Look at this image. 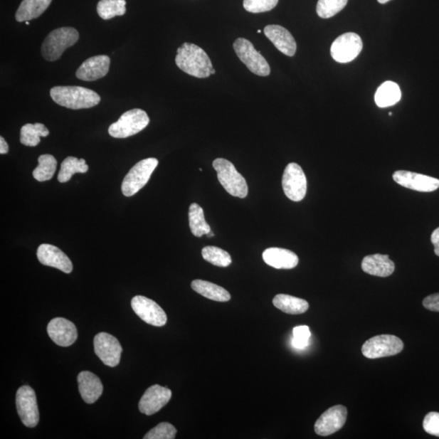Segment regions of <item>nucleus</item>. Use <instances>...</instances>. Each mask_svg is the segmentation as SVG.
Returning a JSON list of instances; mask_svg holds the SVG:
<instances>
[{
    "label": "nucleus",
    "mask_w": 439,
    "mask_h": 439,
    "mask_svg": "<svg viewBox=\"0 0 439 439\" xmlns=\"http://www.w3.org/2000/svg\"><path fill=\"white\" fill-rule=\"evenodd\" d=\"M176 66L189 75L206 78L211 75L213 67L208 55L197 45L185 43L176 51Z\"/></svg>",
    "instance_id": "f257e3e1"
},
{
    "label": "nucleus",
    "mask_w": 439,
    "mask_h": 439,
    "mask_svg": "<svg viewBox=\"0 0 439 439\" xmlns=\"http://www.w3.org/2000/svg\"><path fill=\"white\" fill-rule=\"evenodd\" d=\"M26 24L27 26L30 25V21H26Z\"/></svg>",
    "instance_id": "a18cd8bd"
},
{
    "label": "nucleus",
    "mask_w": 439,
    "mask_h": 439,
    "mask_svg": "<svg viewBox=\"0 0 439 439\" xmlns=\"http://www.w3.org/2000/svg\"><path fill=\"white\" fill-rule=\"evenodd\" d=\"M88 169L89 166L85 164L84 159H79L76 157H68L62 162L57 179L61 184H65V182L71 179L73 174L77 173L85 174L88 172Z\"/></svg>",
    "instance_id": "c85d7f7f"
},
{
    "label": "nucleus",
    "mask_w": 439,
    "mask_h": 439,
    "mask_svg": "<svg viewBox=\"0 0 439 439\" xmlns=\"http://www.w3.org/2000/svg\"><path fill=\"white\" fill-rule=\"evenodd\" d=\"M393 179L403 187L420 192H432L439 188V179L410 171H396Z\"/></svg>",
    "instance_id": "2eb2a0df"
},
{
    "label": "nucleus",
    "mask_w": 439,
    "mask_h": 439,
    "mask_svg": "<svg viewBox=\"0 0 439 439\" xmlns=\"http://www.w3.org/2000/svg\"><path fill=\"white\" fill-rule=\"evenodd\" d=\"M273 304L279 310L292 315L302 314L310 307L309 303L305 300L285 294L276 295L273 300Z\"/></svg>",
    "instance_id": "393cba45"
},
{
    "label": "nucleus",
    "mask_w": 439,
    "mask_h": 439,
    "mask_svg": "<svg viewBox=\"0 0 439 439\" xmlns=\"http://www.w3.org/2000/svg\"><path fill=\"white\" fill-rule=\"evenodd\" d=\"M431 242L434 245L435 254L439 256V227L433 232Z\"/></svg>",
    "instance_id": "ea45409f"
},
{
    "label": "nucleus",
    "mask_w": 439,
    "mask_h": 439,
    "mask_svg": "<svg viewBox=\"0 0 439 439\" xmlns=\"http://www.w3.org/2000/svg\"><path fill=\"white\" fill-rule=\"evenodd\" d=\"M203 258L209 263L218 267H228L231 265L232 259L229 253L223 249L208 246L202 250Z\"/></svg>",
    "instance_id": "473e14b6"
},
{
    "label": "nucleus",
    "mask_w": 439,
    "mask_h": 439,
    "mask_svg": "<svg viewBox=\"0 0 439 439\" xmlns=\"http://www.w3.org/2000/svg\"><path fill=\"white\" fill-rule=\"evenodd\" d=\"M51 99L62 107L83 110L98 105L100 96L94 90L82 87H55L50 90Z\"/></svg>",
    "instance_id": "f03ea898"
},
{
    "label": "nucleus",
    "mask_w": 439,
    "mask_h": 439,
    "mask_svg": "<svg viewBox=\"0 0 439 439\" xmlns=\"http://www.w3.org/2000/svg\"><path fill=\"white\" fill-rule=\"evenodd\" d=\"M349 0H318L317 14L322 18H330L343 10Z\"/></svg>",
    "instance_id": "72a5a7b5"
},
{
    "label": "nucleus",
    "mask_w": 439,
    "mask_h": 439,
    "mask_svg": "<svg viewBox=\"0 0 439 439\" xmlns=\"http://www.w3.org/2000/svg\"><path fill=\"white\" fill-rule=\"evenodd\" d=\"M37 258L43 265L53 267L65 273L73 271L72 261L62 250L51 244H41L37 250Z\"/></svg>",
    "instance_id": "6ab92c4d"
},
{
    "label": "nucleus",
    "mask_w": 439,
    "mask_h": 439,
    "mask_svg": "<svg viewBox=\"0 0 439 439\" xmlns=\"http://www.w3.org/2000/svg\"><path fill=\"white\" fill-rule=\"evenodd\" d=\"M110 58L101 55L85 60L76 72V77L85 82H93L107 75L110 71Z\"/></svg>",
    "instance_id": "a211bd4d"
},
{
    "label": "nucleus",
    "mask_w": 439,
    "mask_h": 439,
    "mask_svg": "<svg viewBox=\"0 0 439 439\" xmlns=\"http://www.w3.org/2000/svg\"><path fill=\"white\" fill-rule=\"evenodd\" d=\"M16 406L23 424L28 428L37 426L39 421L37 398L31 386H23L17 391Z\"/></svg>",
    "instance_id": "1a4fd4ad"
},
{
    "label": "nucleus",
    "mask_w": 439,
    "mask_h": 439,
    "mask_svg": "<svg viewBox=\"0 0 439 439\" xmlns=\"http://www.w3.org/2000/svg\"><path fill=\"white\" fill-rule=\"evenodd\" d=\"M9 150V147L7 142H6L3 137H0V154H2V155H4V154H7Z\"/></svg>",
    "instance_id": "a19ab883"
},
{
    "label": "nucleus",
    "mask_w": 439,
    "mask_h": 439,
    "mask_svg": "<svg viewBox=\"0 0 439 439\" xmlns=\"http://www.w3.org/2000/svg\"><path fill=\"white\" fill-rule=\"evenodd\" d=\"M282 188L285 195L290 201L300 202L305 199L307 193V179L298 164L290 163L285 169Z\"/></svg>",
    "instance_id": "9d476101"
},
{
    "label": "nucleus",
    "mask_w": 439,
    "mask_h": 439,
    "mask_svg": "<svg viewBox=\"0 0 439 439\" xmlns=\"http://www.w3.org/2000/svg\"><path fill=\"white\" fill-rule=\"evenodd\" d=\"M191 288L198 294L211 300L228 302L231 299V294L223 287L199 279L191 282Z\"/></svg>",
    "instance_id": "a878e982"
},
{
    "label": "nucleus",
    "mask_w": 439,
    "mask_h": 439,
    "mask_svg": "<svg viewBox=\"0 0 439 439\" xmlns=\"http://www.w3.org/2000/svg\"><path fill=\"white\" fill-rule=\"evenodd\" d=\"M213 168L224 189L232 196L244 199L248 196V186L246 180L239 174L231 162L226 159H216Z\"/></svg>",
    "instance_id": "20e7f679"
},
{
    "label": "nucleus",
    "mask_w": 439,
    "mask_h": 439,
    "mask_svg": "<svg viewBox=\"0 0 439 439\" xmlns=\"http://www.w3.org/2000/svg\"><path fill=\"white\" fill-rule=\"evenodd\" d=\"M362 48V39L358 34L346 33L334 40L330 53L335 61L349 63L356 58Z\"/></svg>",
    "instance_id": "9b49d317"
},
{
    "label": "nucleus",
    "mask_w": 439,
    "mask_h": 439,
    "mask_svg": "<svg viewBox=\"0 0 439 439\" xmlns=\"http://www.w3.org/2000/svg\"><path fill=\"white\" fill-rule=\"evenodd\" d=\"M268 38L276 48L287 56H293L297 49L295 40L286 28L277 25L267 26L264 30Z\"/></svg>",
    "instance_id": "aec40b11"
},
{
    "label": "nucleus",
    "mask_w": 439,
    "mask_h": 439,
    "mask_svg": "<svg viewBox=\"0 0 439 439\" xmlns=\"http://www.w3.org/2000/svg\"><path fill=\"white\" fill-rule=\"evenodd\" d=\"M176 434V430L173 425L168 423H162L154 427L144 437V439H174Z\"/></svg>",
    "instance_id": "f704fd0d"
},
{
    "label": "nucleus",
    "mask_w": 439,
    "mask_h": 439,
    "mask_svg": "<svg viewBox=\"0 0 439 439\" xmlns=\"http://www.w3.org/2000/svg\"><path fill=\"white\" fill-rule=\"evenodd\" d=\"M362 270L368 275L381 277H389L394 273L396 265L388 255L374 254L364 258Z\"/></svg>",
    "instance_id": "5701e85b"
},
{
    "label": "nucleus",
    "mask_w": 439,
    "mask_h": 439,
    "mask_svg": "<svg viewBox=\"0 0 439 439\" xmlns=\"http://www.w3.org/2000/svg\"><path fill=\"white\" fill-rule=\"evenodd\" d=\"M78 384L80 395L87 403H94L102 394L104 387L100 379L93 373H80L78 376Z\"/></svg>",
    "instance_id": "412c9836"
},
{
    "label": "nucleus",
    "mask_w": 439,
    "mask_h": 439,
    "mask_svg": "<svg viewBox=\"0 0 439 439\" xmlns=\"http://www.w3.org/2000/svg\"><path fill=\"white\" fill-rule=\"evenodd\" d=\"M279 0H243V8L252 14L265 13L275 9Z\"/></svg>",
    "instance_id": "c9c22d12"
},
{
    "label": "nucleus",
    "mask_w": 439,
    "mask_h": 439,
    "mask_svg": "<svg viewBox=\"0 0 439 439\" xmlns=\"http://www.w3.org/2000/svg\"><path fill=\"white\" fill-rule=\"evenodd\" d=\"M94 349L97 356L107 366L116 367L121 361L122 347L114 336L101 332L95 335Z\"/></svg>",
    "instance_id": "f8f14e48"
},
{
    "label": "nucleus",
    "mask_w": 439,
    "mask_h": 439,
    "mask_svg": "<svg viewBox=\"0 0 439 439\" xmlns=\"http://www.w3.org/2000/svg\"><path fill=\"white\" fill-rule=\"evenodd\" d=\"M423 428L429 435L439 437V413L432 412L425 416Z\"/></svg>",
    "instance_id": "4c0bfd02"
},
{
    "label": "nucleus",
    "mask_w": 439,
    "mask_h": 439,
    "mask_svg": "<svg viewBox=\"0 0 439 439\" xmlns=\"http://www.w3.org/2000/svg\"><path fill=\"white\" fill-rule=\"evenodd\" d=\"M401 90L394 82L381 84L375 94V102L379 107H386L397 104L401 99Z\"/></svg>",
    "instance_id": "bb28decb"
},
{
    "label": "nucleus",
    "mask_w": 439,
    "mask_h": 439,
    "mask_svg": "<svg viewBox=\"0 0 439 439\" xmlns=\"http://www.w3.org/2000/svg\"><path fill=\"white\" fill-rule=\"evenodd\" d=\"M172 398V391L166 387L154 385L148 388L139 403V411L152 416L159 411Z\"/></svg>",
    "instance_id": "dca6fc26"
},
{
    "label": "nucleus",
    "mask_w": 439,
    "mask_h": 439,
    "mask_svg": "<svg viewBox=\"0 0 439 439\" xmlns=\"http://www.w3.org/2000/svg\"><path fill=\"white\" fill-rule=\"evenodd\" d=\"M125 0H100L97 5V13L102 19L110 20L117 16L127 13Z\"/></svg>",
    "instance_id": "7c9ffc66"
},
{
    "label": "nucleus",
    "mask_w": 439,
    "mask_h": 439,
    "mask_svg": "<svg viewBox=\"0 0 439 439\" xmlns=\"http://www.w3.org/2000/svg\"><path fill=\"white\" fill-rule=\"evenodd\" d=\"M216 71L214 70V68H213L212 70H211V75H212V74H215Z\"/></svg>",
    "instance_id": "c03bdc74"
},
{
    "label": "nucleus",
    "mask_w": 439,
    "mask_h": 439,
    "mask_svg": "<svg viewBox=\"0 0 439 439\" xmlns=\"http://www.w3.org/2000/svg\"><path fill=\"white\" fill-rule=\"evenodd\" d=\"M263 259L268 265L277 270H292L299 264L297 255L292 250L278 248L266 249Z\"/></svg>",
    "instance_id": "4be33fe9"
},
{
    "label": "nucleus",
    "mask_w": 439,
    "mask_h": 439,
    "mask_svg": "<svg viewBox=\"0 0 439 439\" xmlns=\"http://www.w3.org/2000/svg\"><path fill=\"white\" fill-rule=\"evenodd\" d=\"M38 165L33 170V176L38 181H48L53 179L56 170L57 161L49 154L40 156L38 159Z\"/></svg>",
    "instance_id": "2f4dec72"
},
{
    "label": "nucleus",
    "mask_w": 439,
    "mask_h": 439,
    "mask_svg": "<svg viewBox=\"0 0 439 439\" xmlns=\"http://www.w3.org/2000/svg\"><path fill=\"white\" fill-rule=\"evenodd\" d=\"M189 224L191 233L196 237L201 238L211 232V227L205 220L203 208L196 203L190 206Z\"/></svg>",
    "instance_id": "c756f323"
},
{
    "label": "nucleus",
    "mask_w": 439,
    "mask_h": 439,
    "mask_svg": "<svg viewBox=\"0 0 439 439\" xmlns=\"http://www.w3.org/2000/svg\"><path fill=\"white\" fill-rule=\"evenodd\" d=\"M48 334L56 345L64 347L73 345L78 339L75 324L63 317L54 318L49 322Z\"/></svg>",
    "instance_id": "f3484780"
},
{
    "label": "nucleus",
    "mask_w": 439,
    "mask_h": 439,
    "mask_svg": "<svg viewBox=\"0 0 439 439\" xmlns=\"http://www.w3.org/2000/svg\"><path fill=\"white\" fill-rule=\"evenodd\" d=\"M379 3L381 4H386L387 2L391 1V0H378Z\"/></svg>",
    "instance_id": "79ce46f5"
},
{
    "label": "nucleus",
    "mask_w": 439,
    "mask_h": 439,
    "mask_svg": "<svg viewBox=\"0 0 439 439\" xmlns=\"http://www.w3.org/2000/svg\"><path fill=\"white\" fill-rule=\"evenodd\" d=\"M423 306L432 312H439V293L427 296L423 300Z\"/></svg>",
    "instance_id": "58836bf2"
},
{
    "label": "nucleus",
    "mask_w": 439,
    "mask_h": 439,
    "mask_svg": "<svg viewBox=\"0 0 439 439\" xmlns=\"http://www.w3.org/2000/svg\"><path fill=\"white\" fill-rule=\"evenodd\" d=\"M207 236L209 237V238L213 237L214 236V233L212 231H211L210 233H208Z\"/></svg>",
    "instance_id": "37998d69"
},
{
    "label": "nucleus",
    "mask_w": 439,
    "mask_h": 439,
    "mask_svg": "<svg viewBox=\"0 0 439 439\" xmlns=\"http://www.w3.org/2000/svg\"><path fill=\"white\" fill-rule=\"evenodd\" d=\"M310 329L307 326L295 327L293 329L292 345L295 349H305L310 345Z\"/></svg>",
    "instance_id": "e433bc0d"
},
{
    "label": "nucleus",
    "mask_w": 439,
    "mask_h": 439,
    "mask_svg": "<svg viewBox=\"0 0 439 439\" xmlns=\"http://www.w3.org/2000/svg\"><path fill=\"white\" fill-rule=\"evenodd\" d=\"M347 409L343 406H336L329 408L316 421L314 430L320 436L334 434L344 426L347 421Z\"/></svg>",
    "instance_id": "4468645a"
},
{
    "label": "nucleus",
    "mask_w": 439,
    "mask_h": 439,
    "mask_svg": "<svg viewBox=\"0 0 439 439\" xmlns=\"http://www.w3.org/2000/svg\"><path fill=\"white\" fill-rule=\"evenodd\" d=\"M79 33L72 27H62L51 31L42 45V55L46 60H59L64 51L78 42Z\"/></svg>",
    "instance_id": "7ed1b4c3"
},
{
    "label": "nucleus",
    "mask_w": 439,
    "mask_h": 439,
    "mask_svg": "<svg viewBox=\"0 0 439 439\" xmlns=\"http://www.w3.org/2000/svg\"><path fill=\"white\" fill-rule=\"evenodd\" d=\"M403 349V343L396 336L383 334L369 339L362 347V354L368 359L396 356Z\"/></svg>",
    "instance_id": "6e6552de"
},
{
    "label": "nucleus",
    "mask_w": 439,
    "mask_h": 439,
    "mask_svg": "<svg viewBox=\"0 0 439 439\" xmlns=\"http://www.w3.org/2000/svg\"><path fill=\"white\" fill-rule=\"evenodd\" d=\"M131 307L142 321L151 326L162 327L167 323V315L162 307L144 296H135L131 300Z\"/></svg>",
    "instance_id": "ddd939ff"
},
{
    "label": "nucleus",
    "mask_w": 439,
    "mask_h": 439,
    "mask_svg": "<svg viewBox=\"0 0 439 439\" xmlns=\"http://www.w3.org/2000/svg\"><path fill=\"white\" fill-rule=\"evenodd\" d=\"M233 49L240 60L250 72L261 77H267L270 73L269 63L265 59L249 40L239 38L233 43Z\"/></svg>",
    "instance_id": "0eeeda50"
},
{
    "label": "nucleus",
    "mask_w": 439,
    "mask_h": 439,
    "mask_svg": "<svg viewBox=\"0 0 439 439\" xmlns=\"http://www.w3.org/2000/svg\"><path fill=\"white\" fill-rule=\"evenodd\" d=\"M150 122L145 111L134 108L125 112L118 121L108 128V133L116 139H125L144 129Z\"/></svg>",
    "instance_id": "39448f33"
},
{
    "label": "nucleus",
    "mask_w": 439,
    "mask_h": 439,
    "mask_svg": "<svg viewBox=\"0 0 439 439\" xmlns=\"http://www.w3.org/2000/svg\"><path fill=\"white\" fill-rule=\"evenodd\" d=\"M156 158H147L137 163L129 170L122 185V191L125 196L130 197L139 192L149 181L154 170L158 165Z\"/></svg>",
    "instance_id": "423d86ee"
},
{
    "label": "nucleus",
    "mask_w": 439,
    "mask_h": 439,
    "mask_svg": "<svg viewBox=\"0 0 439 439\" xmlns=\"http://www.w3.org/2000/svg\"><path fill=\"white\" fill-rule=\"evenodd\" d=\"M51 1L53 0H23L16 11V20L23 22L38 18L48 9Z\"/></svg>",
    "instance_id": "b1692460"
},
{
    "label": "nucleus",
    "mask_w": 439,
    "mask_h": 439,
    "mask_svg": "<svg viewBox=\"0 0 439 439\" xmlns=\"http://www.w3.org/2000/svg\"><path fill=\"white\" fill-rule=\"evenodd\" d=\"M49 130L42 123L26 124L21 129V142L27 147H36L41 137H47Z\"/></svg>",
    "instance_id": "cd10ccee"
},
{
    "label": "nucleus",
    "mask_w": 439,
    "mask_h": 439,
    "mask_svg": "<svg viewBox=\"0 0 439 439\" xmlns=\"http://www.w3.org/2000/svg\"><path fill=\"white\" fill-rule=\"evenodd\" d=\"M258 33H261V31H260V30H259V31H258Z\"/></svg>",
    "instance_id": "49530a36"
}]
</instances>
